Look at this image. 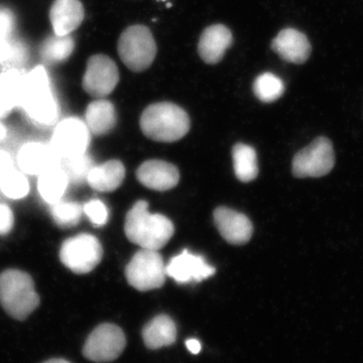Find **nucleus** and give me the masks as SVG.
<instances>
[{
	"mask_svg": "<svg viewBox=\"0 0 363 363\" xmlns=\"http://www.w3.org/2000/svg\"><path fill=\"white\" fill-rule=\"evenodd\" d=\"M126 238L145 250H159L173 236V222L161 214H150L147 201H138L128 212L124 224Z\"/></svg>",
	"mask_w": 363,
	"mask_h": 363,
	"instance_id": "obj_1",
	"label": "nucleus"
},
{
	"mask_svg": "<svg viewBox=\"0 0 363 363\" xmlns=\"http://www.w3.org/2000/svg\"><path fill=\"white\" fill-rule=\"evenodd\" d=\"M20 107L35 123L51 125L59 117V105L43 66L23 75Z\"/></svg>",
	"mask_w": 363,
	"mask_h": 363,
	"instance_id": "obj_2",
	"label": "nucleus"
},
{
	"mask_svg": "<svg viewBox=\"0 0 363 363\" xmlns=\"http://www.w3.org/2000/svg\"><path fill=\"white\" fill-rule=\"evenodd\" d=\"M140 128L150 140L173 143L181 140L190 130L187 112L171 102L150 105L140 116Z\"/></svg>",
	"mask_w": 363,
	"mask_h": 363,
	"instance_id": "obj_3",
	"label": "nucleus"
},
{
	"mask_svg": "<svg viewBox=\"0 0 363 363\" xmlns=\"http://www.w3.org/2000/svg\"><path fill=\"white\" fill-rule=\"evenodd\" d=\"M40 301L28 272L9 269L0 274V305L9 316L23 321L39 307Z\"/></svg>",
	"mask_w": 363,
	"mask_h": 363,
	"instance_id": "obj_4",
	"label": "nucleus"
},
{
	"mask_svg": "<svg viewBox=\"0 0 363 363\" xmlns=\"http://www.w3.org/2000/svg\"><path fill=\"white\" fill-rule=\"evenodd\" d=\"M118 54L124 65L133 72L147 70L157 55V44L150 28L135 25L126 28L118 40Z\"/></svg>",
	"mask_w": 363,
	"mask_h": 363,
	"instance_id": "obj_5",
	"label": "nucleus"
},
{
	"mask_svg": "<svg viewBox=\"0 0 363 363\" xmlns=\"http://www.w3.org/2000/svg\"><path fill=\"white\" fill-rule=\"evenodd\" d=\"M62 264L78 274L92 272L101 262L104 248L95 236L83 233L64 241L60 248Z\"/></svg>",
	"mask_w": 363,
	"mask_h": 363,
	"instance_id": "obj_6",
	"label": "nucleus"
},
{
	"mask_svg": "<svg viewBox=\"0 0 363 363\" xmlns=\"http://www.w3.org/2000/svg\"><path fill=\"white\" fill-rule=\"evenodd\" d=\"M166 267L157 250H142L133 255L125 269L128 284L136 290H155L164 286L166 281Z\"/></svg>",
	"mask_w": 363,
	"mask_h": 363,
	"instance_id": "obj_7",
	"label": "nucleus"
},
{
	"mask_svg": "<svg viewBox=\"0 0 363 363\" xmlns=\"http://www.w3.org/2000/svg\"><path fill=\"white\" fill-rule=\"evenodd\" d=\"M334 164L333 145L328 138L320 136L294 157L293 174L297 178H319L328 175Z\"/></svg>",
	"mask_w": 363,
	"mask_h": 363,
	"instance_id": "obj_8",
	"label": "nucleus"
},
{
	"mask_svg": "<svg viewBox=\"0 0 363 363\" xmlns=\"http://www.w3.org/2000/svg\"><path fill=\"white\" fill-rule=\"evenodd\" d=\"M126 346L125 334L111 323L98 325L83 346L82 353L90 362H111L121 357Z\"/></svg>",
	"mask_w": 363,
	"mask_h": 363,
	"instance_id": "obj_9",
	"label": "nucleus"
},
{
	"mask_svg": "<svg viewBox=\"0 0 363 363\" xmlns=\"http://www.w3.org/2000/svg\"><path fill=\"white\" fill-rule=\"evenodd\" d=\"M90 140L91 133L85 121L68 117L57 124L50 145L60 160L72 159L87 152Z\"/></svg>",
	"mask_w": 363,
	"mask_h": 363,
	"instance_id": "obj_10",
	"label": "nucleus"
},
{
	"mask_svg": "<svg viewBox=\"0 0 363 363\" xmlns=\"http://www.w3.org/2000/svg\"><path fill=\"white\" fill-rule=\"evenodd\" d=\"M118 82V68L108 56L94 55L88 60L82 86L90 96L97 99L108 96Z\"/></svg>",
	"mask_w": 363,
	"mask_h": 363,
	"instance_id": "obj_11",
	"label": "nucleus"
},
{
	"mask_svg": "<svg viewBox=\"0 0 363 363\" xmlns=\"http://www.w3.org/2000/svg\"><path fill=\"white\" fill-rule=\"evenodd\" d=\"M215 272L214 267L208 264L202 257L188 250L173 257L166 267L167 276L180 284L204 281L213 276Z\"/></svg>",
	"mask_w": 363,
	"mask_h": 363,
	"instance_id": "obj_12",
	"label": "nucleus"
},
{
	"mask_svg": "<svg viewBox=\"0 0 363 363\" xmlns=\"http://www.w3.org/2000/svg\"><path fill=\"white\" fill-rule=\"evenodd\" d=\"M213 217L215 225L227 242L241 245L252 238V223L245 214L227 207H219L215 210Z\"/></svg>",
	"mask_w": 363,
	"mask_h": 363,
	"instance_id": "obj_13",
	"label": "nucleus"
},
{
	"mask_svg": "<svg viewBox=\"0 0 363 363\" xmlns=\"http://www.w3.org/2000/svg\"><path fill=\"white\" fill-rule=\"evenodd\" d=\"M272 49L286 62L301 65L309 59L312 45L304 33L295 28H285L272 40Z\"/></svg>",
	"mask_w": 363,
	"mask_h": 363,
	"instance_id": "obj_14",
	"label": "nucleus"
},
{
	"mask_svg": "<svg viewBox=\"0 0 363 363\" xmlns=\"http://www.w3.org/2000/svg\"><path fill=\"white\" fill-rule=\"evenodd\" d=\"M60 157L55 154L51 145L44 143H26L18 154V166L23 173L40 175L45 171L58 166Z\"/></svg>",
	"mask_w": 363,
	"mask_h": 363,
	"instance_id": "obj_15",
	"label": "nucleus"
},
{
	"mask_svg": "<svg viewBox=\"0 0 363 363\" xmlns=\"http://www.w3.org/2000/svg\"><path fill=\"white\" fill-rule=\"evenodd\" d=\"M136 177L145 187L156 191L169 190L180 180V174L174 164L159 160L143 162L136 172Z\"/></svg>",
	"mask_w": 363,
	"mask_h": 363,
	"instance_id": "obj_16",
	"label": "nucleus"
},
{
	"mask_svg": "<svg viewBox=\"0 0 363 363\" xmlns=\"http://www.w3.org/2000/svg\"><path fill=\"white\" fill-rule=\"evenodd\" d=\"M233 42V33L227 26L213 25L205 28L198 44V52L209 65L219 63Z\"/></svg>",
	"mask_w": 363,
	"mask_h": 363,
	"instance_id": "obj_17",
	"label": "nucleus"
},
{
	"mask_svg": "<svg viewBox=\"0 0 363 363\" xmlns=\"http://www.w3.org/2000/svg\"><path fill=\"white\" fill-rule=\"evenodd\" d=\"M84 14V7L79 0H55L50 11L55 35H71L82 23Z\"/></svg>",
	"mask_w": 363,
	"mask_h": 363,
	"instance_id": "obj_18",
	"label": "nucleus"
},
{
	"mask_svg": "<svg viewBox=\"0 0 363 363\" xmlns=\"http://www.w3.org/2000/svg\"><path fill=\"white\" fill-rule=\"evenodd\" d=\"M143 343L149 350H157L173 345L177 340L175 322L168 315H157L143 327Z\"/></svg>",
	"mask_w": 363,
	"mask_h": 363,
	"instance_id": "obj_19",
	"label": "nucleus"
},
{
	"mask_svg": "<svg viewBox=\"0 0 363 363\" xmlns=\"http://www.w3.org/2000/svg\"><path fill=\"white\" fill-rule=\"evenodd\" d=\"M116 107L105 98H98L86 109L85 123L93 135H107L116 128Z\"/></svg>",
	"mask_w": 363,
	"mask_h": 363,
	"instance_id": "obj_20",
	"label": "nucleus"
},
{
	"mask_svg": "<svg viewBox=\"0 0 363 363\" xmlns=\"http://www.w3.org/2000/svg\"><path fill=\"white\" fill-rule=\"evenodd\" d=\"M124 177L125 168L123 162L112 160L93 167L88 175L87 183L99 192H112L123 184Z\"/></svg>",
	"mask_w": 363,
	"mask_h": 363,
	"instance_id": "obj_21",
	"label": "nucleus"
},
{
	"mask_svg": "<svg viewBox=\"0 0 363 363\" xmlns=\"http://www.w3.org/2000/svg\"><path fill=\"white\" fill-rule=\"evenodd\" d=\"M23 83V74L16 69H9L0 75V119L20 107Z\"/></svg>",
	"mask_w": 363,
	"mask_h": 363,
	"instance_id": "obj_22",
	"label": "nucleus"
},
{
	"mask_svg": "<svg viewBox=\"0 0 363 363\" xmlns=\"http://www.w3.org/2000/svg\"><path fill=\"white\" fill-rule=\"evenodd\" d=\"M69 183L70 181L66 172L62 168L61 164H58L39 175L38 190L45 202L54 205L61 201Z\"/></svg>",
	"mask_w": 363,
	"mask_h": 363,
	"instance_id": "obj_23",
	"label": "nucleus"
},
{
	"mask_svg": "<svg viewBox=\"0 0 363 363\" xmlns=\"http://www.w3.org/2000/svg\"><path fill=\"white\" fill-rule=\"evenodd\" d=\"M233 166L235 175L241 182L253 181L259 175L257 152L250 145L238 143L233 150Z\"/></svg>",
	"mask_w": 363,
	"mask_h": 363,
	"instance_id": "obj_24",
	"label": "nucleus"
},
{
	"mask_svg": "<svg viewBox=\"0 0 363 363\" xmlns=\"http://www.w3.org/2000/svg\"><path fill=\"white\" fill-rule=\"evenodd\" d=\"M75 43L71 35H52L47 38L40 47V56L45 63L54 64L65 61L74 52Z\"/></svg>",
	"mask_w": 363,
	"mask_h": 363,
	"instance_id": "obj_25",
	"label": "nucleus"
},
{
	"mask_svg": "<svg viewBox=\"0 0 363 363\" xmlns=\"http://www.w3.org/2000/svg\"><path fill=\"white\" fill-rule=\"evenodd\" d=\"M252 89L255 96L259 98L260 101L271 104L283 96L285 85L278 76L267 72L255 79Z\"/></svg>",
	"mask_w": 363,
	"mask_h": 363,
	"instance_id": "obj_26",
	"label": "nucleus"
},
{
	"mask_svg": "<svg viewBox=\"0 0 363 363\" xmlns=\"http://www.w3.org/2000/svg\"><path fill=\"white\" fill-rule=\"evenodd\" d=\"M0 189L9 199H23L30 192V183L25 173L13 168L0 177Z\"/></svg>",
	"mask_w": 363,
	"mask_h": 363,
	"instance_id": "obj_27",
	"label": "nucleus"
},
{
	"mask_svg": "<svg viewBox=\"0 0 363 363\" xmlns=\"http://www.w3.org/2000/svg\"><path fill=\"white\" fill-rule=\"evenodd\" d=\"M83 207L78 203L59 201L52 207V216L57 225L70 228L80 222Z\"/></svg>",
	"mask_w": 363,
	"mask_h": 363,
	"instance_id": "obj_28",
	"label": "nucleus"
},
{
	"mask_svg": "<svg viewBox=\"0 0 363 363\" xmlns=\"http://www.w3.org/2000/svg\"><path fill=\"white\" fill-rule=\"evenodd\" d=\"M63 166H61L66 172L69 181L75 184H82L87 182L91 169L94 167L92 160L87 154L83 156L72 157V159L63 160Z\"/></svg>",
	"mask_w": 363,
	"mask_h": 363,
	"instance_id": "obj_29",
	"label": "nucleus"
},
{
	"mask_svg": "<svg viewBox=\"0 0 363 363\" xmlns=\"http://www.w3.org/2000/svg\"><path fill=\"white\" fill-rule=\"evenodd\" d=\"M83 212L94 225L102 226L108 220V209L98 199L90 200L83 206Z\"/></svg>",
	"mask_w": 363,
	"mask_h": 363,
	"instance_id": "obj_30",
	"label": "nucleus"
},
{
	"mask_svg": "<svg viewBox=\"0 0 363 363\" xmlns=\"http://www.w3.org/2000/svg\"><path fill=\"white\" fill-rule=\"evenodd\" d=\"M14 224V216L11 208L0 204V235L11 233Z\"/></svg>",
	"mask_w": 363,
	"mask_h": 363,
	"instance_id": "obj_31",
	"label": "nucleus"
},
{
	"mask_svg": "<svg viewBox=\"0 0 363 363\" xmlns=\"http://www.w3.org/2000/svg\"><path fill=\"white\" fill-rule=\"evenodd\" d=\"M14 25L13 16L9 11H0V38L6 39Z\"/></svg>",
	"mask_w": 363,
	"mask_h": 363,
	"instance_id": "obj_32",
	"label": "nucleus"
},
{
	"mask_svg": "<svg viewBox=\"0 0 363 363\" xmlns=\"http://www.w3.org/2000/svg\"><path fill=\"white\" fill-rule=\"evenodd\" d=\"M13 45L9 43L6 39L0 38V63L13 61Z\"/></svg>",
	"mask_w": 363,
	"mask_h": 363,
	"instance_id": "obj_33",
	"label": "nucleus"
},
{
	"mask_svg": "<svg viewBox=\"0 0 363 363\" xmlns=\"http://www.w3.org/2000/svg\"><path fill=\"white\" fill-rule=\"evenodd\" d=\"M13 168V161L11 155L6 150H0V177L4 176Z\"/></svg>",
	"mask_w": 363,
	"mask_h": 363,
	"instance_id": "obj_34",
	"label": "nucleus"
},
{
	"mask_svg": "<svg viewBox=\"0 0 363 363\" xmlns=\"http://www.w3.org/2000/svg\"><path fill=\"white\" fill-rule=\"evenodd\" d=\"M186 346H187V350L190 351L192 354H199L200 351L202 350L201 343H200L199 340L195 338H190L186 341Z\"/></svg>",
	"mask_w": 363,
	"mask_h": 363,
	"instance_id": "obj_35",
	"label": "nucleus"
},
{
	"mask_svg": "<svg viewBox=\"0 0 363 363\" xmlns=\"http://www.w3.org/2000/svg\"><path fill=\"white\" fill-rule=\"evenodd\" d=\"M43 363H71L68 360L63 359V358H52V359L47 360Z\"/></svg>",
	"mask_w": 363,
	"mask_h": 363,
	"instance_id": "obj_36",
	"label": "nucleus"
},
{
	"mask_svg": "<svg viewBox=\"0 0 363 363\" xmlns=\"http://www.w3.org/2000/svg\"><path fill=\"white\" fill-rule=\"evenodd\" d=\"M6 128H4V126L2 125L1 123H0V140H4V138H6Z\"/></svg>",
	"mask_w": 363,
	"mask_h": 363,
	"instance_id": "obj_37",
	"label": "nucleus"
},
{
	"mask_svg": "<svg viewBox=\"0 0 363 363\" xmlns=\"http://www.w3.org/2000/svg\"><path fill=\"white\" fill-rule=\"evenodd\" d=\"M159 1H160V0H159ZM162 1H164V0H162Z\"/></svg>",
	"mask_w": 363,
	"mask_h": 363,
	"instance_id": "obj_38",
	"label": "nucleus"
}]
</instances>
